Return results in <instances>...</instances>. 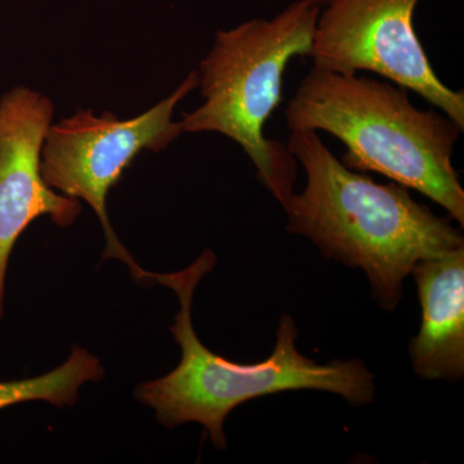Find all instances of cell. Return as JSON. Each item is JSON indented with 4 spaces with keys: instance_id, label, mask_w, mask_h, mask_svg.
Instances as JSON below:
<instances>
[{
    "instance_id": "obj_3",
    "label": "cell",
    "mask_w": 464,
    "mask_h": 464,
    "mask_svg": "<svg viewBox=\"0 0 464 464\" xmlns=\"http://www.w3.org/2000/svg\"><path fill=\"white\" fill-rule=\"evenodd\" d=\"M289 130L325 132L346 148L342 163L420 192L464 226V190L453 166L463 128L415 108L405 88L314 66L285 109Z\"/></svg>"
},
{
    "instance_id": "obj_5",
    "label": "cell",
    "mask_w": 464,
    "mask_h": 464,
    "mask_svg": "<svg viewBox=\"0 0 464 464\" xmlns=\"http://www.w3.org/2000/svg\"><path fill=\"white\" fill-rule=\"evenodd\" d=\"M197 87L198 72H191L167 99L125 121L109 111L96 115L91 109L78 110L52 123L43 142L41 170L45 183L93 209L105 234L103 258L121 259L139 282L148 280V271L134 261L112 228L109 192L142 151H161L181 136V124L173 121L174 109Z\"/></svg>"
},
{
    "instance_id": "obj_8",
    "label": "cell",
    "mask_w": 464,
    "mask_h": 464,
    "mask_svg": "<svg viewBox=\"0 0 464 464\" xmlns=\"http://www.w3.org/2000/svg\"><path fill=\"white\" fill-rule=\"evenodd\" d=\"M422 307L420 332L409 343L415 374L457 382L464 375V248L415 264Z\"/></svg>"
},
{
    "instance_id": "obj_1",
    "label": "cell",
    "mask_w": 464,
    "mask_h": 464,
    "mask_svg": "<svg viewBox=\"0 0 464 464\" xmlns=\"http://www.w3.org/2000/svg\"><path fill=\"white\" fill-rule=\"evenodd\" d=\"M288 149L307 182L282 207L286 230L313 241L324 257L368 276L378 306L393 311L415 264L464 248L462 232L414 200L399 183H377L344 166L313 130H290Z\"/></svg>"
},
{
    "instance_id": "obj_6",
    "label": "cell",
    "mask_w": 464,
    "mask_h": 464,
    "mask_svg": "<svg viewBox=\"0 0 464 464\" xmlns=\"http://www.w3.org/2000/svg\"><path fill=\"white\" fill-rule=\"evenodd\" d=\"M420 0H332L320 9L308 57L338 74L373 72L413 91L464 130V92L440 81L413 25Z\"/></svg>"
},
{
    "instance_id": "obj_10",
    "label": "cell",
    "mask_w": 464,
    "mask_h": 464,
    "mask_svg": "<svg viewBox=\"0 0 464 464\" xmlns=\"http://www.w3.org/2000/svg\"><path fill=\"white\" fill-rule=\"evenodd\" d=\"M302 2L307 3V5H314V7L323 8L324 5L331 3L332 0H302Z\"/></svg>"
},
{
    "instance_id": "obj_7",
    "label": "cell",
    "mask_w": 464,
    "mask_h": 464,
    "mask_svg": "<svg viewBox=\"0 0 464 464\" xmlns=\"http://www.w3.org/2000/svg\"><path fill=\"white\" fill-rule=\"evenodd\" d=\"M50 97L18 85L0 97V319L12 250L27 226L42 216L74 224L81 201L54 191L42 176L43 142L53 121Z\"/></svg>"
},
{
    "instance_id": "obj_4",
    "label": "cell",
    "mask_w": 464,
    "mask_h": 464,
    "mask_svg": "<svg viewBox=\"0 0 464 464\" xmlns=\"http://www.w3.org/2000/svg\"><path fill=\"white\" fill-rule=\"evenodd\" d=\"M320 9L297 0L271 20L217 32L197 72L203 103L179 121L183 133H219L237 143L280 206L293 194L298 163L288 146L266 137V123L282 102L290 60L310 53Z\"/></svg>"
},
{
    "instance_id": "obj_2",
    "label": "cell",
    "mask_w": 464,
    "mask_h": 464,
    "mask_svg": "<svg viewBox=\"0 0 464 464\" xmlns=\"http://www.w3.org/2000/svg\"><path fill=\"white\" fill-rule=\"evenodd\" d=\"M213 250L172 274L149 273V279L176 293L179 310L170 333L181 348V362L170 373L137 386L136 399L155 411L167 429L199 423L218 450L226 449L224 424L237 406L286 391L315 390L340 395L353 406L375 398L374 375L360 360L317 364L297 348L298 328L288 314L280 317L276 343L265 362L240 364L204 346L192 324V301L203 277L215 268Z\"/></svg>"
},
{
    "instance_id": "obj_9",
    "label": "cell",
    "mask_w": 464,
    "mask_h": 464,
    "mask_svg": "<svg viewBox=\"0 0 464 464\" xmlns=\"http://www.w3.org/2000/svg\"><path fill=\"white\" fill-rule=\"evenodd\" d=\"M103 374L99 357L74 346L66 362L48 373L0 382V411L29 401L50 402L57 408L74 405L82 387L88 382L102 380Z\"/></svg>"
}]
</instances>
